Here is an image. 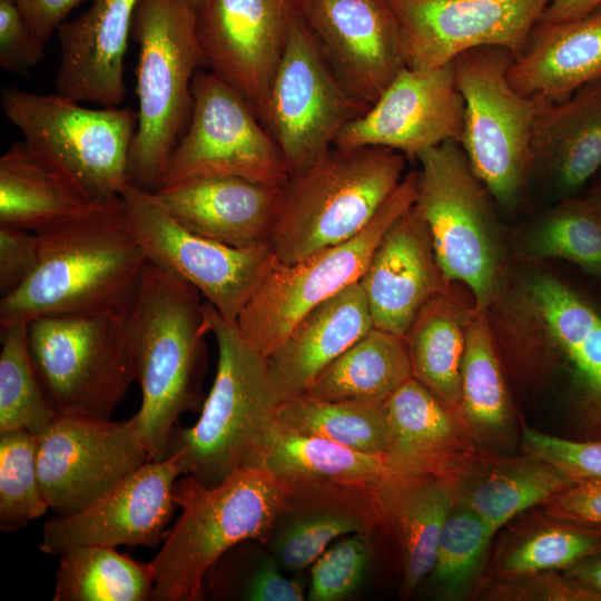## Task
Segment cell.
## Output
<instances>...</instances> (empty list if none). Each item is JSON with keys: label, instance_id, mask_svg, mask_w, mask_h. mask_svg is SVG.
<instances>
[{"label": "cell", "instance_id": "5b68a950", "mask_svg": "<svg viewBox=\"0 0 601 601\" xmlns=\"http://www.w3.org/2000/svg\"><path fill=\"white\" fill-rule=\"evenodd\" d=\"M390 148L331 147L279 188L269 235L276 259L297 263L359 234L405 176Z\"/></svg>", "mask_w": 601, "mask_h": 601}, {"label": "cell", "instance_id": "f1b7e54d", "mask_svg": "<svg viewBox=\"0 0 601 601\" xmlns=\"http://www.w3.org/2000/svg\"><path fill=\"white\" fill-rule=\"evenodd\" d=\"M373 485H295L269 539L273 558L280 569L299 572L312 565L335 539L358 532L372 534Z\"/></svg>", "mask_w": 601, "mask_h": 601}, {"label": "cell", "instance_id": "e575fe53", "mask_svg": "<svg viewBox=\"0 0 601 601\" xmlns=\"http://www.w3.org/2000/svg\"><path fill=\"white\" fill-rule=\"evenodd\" d=\"M87 203L23 140L0 157V226L35 231Z\"/></svg>", "mask_w": 601, "mask_h": 601}, {"label": "cell", "instance_id": "f6af8a7d", "mask_svg": "<svg viewBox=\"0 0 601 601\" xmlns=\"http://www.w3.org/2000/svg\"><path fill=\"white\" fill-rule=\"evenodd\" d=\"M525 454L543 460L568 476L601 481V440L563 439L525 428Z\"/></svg>", "mask_w": 601, "mask_h": 601}, {"label": "cell", "instance_id": "cb8c5ba5", "mask_svg": "<svg viewBox=\"0 0 601 601\" xmlns=\"http://www.w3.org/2000/svg\"><path fill=\"white\" fill-rule=\"evenodd\" d=\"M456 475L392 471L371 489L375 530L396 545L404 595L432 572L439 536L456 499Z\"/></svg>", "mask_w": 601, "mask_h": 601}, {"label": "cell", "instance_id": "9c48e42d", "mask_svg": "<svg viewBox=\"0 0 601 601\" xmlns=\"http://www.w3.org/2000/svg\"><path fill=\"white\" fill-rule=\"evenodd\" d=\"M416 159L414 206L422 216L450 282L465 285L477 309L486 311L500 284L502 245L492 196L460 142L449 140Z\"/></svg>", "mask_w": 601, "mask_h": 601}, {"label": "cell", "instance_id": "d4e9b609", "mask_svg": "<svg viewBox=\"0 0 601 601\" xmlns=\"http://www.w3.org/2000/svg\"><path fill=\"white\" fill-rule=\"evenodd\" d=\"M278 191L238 177L215 176L161 186L155 195L191 231L247 248L269 242Z\"/></svg>", "mask_w": 601, "mask_h": 601}, {"label": "cell", "instance_id": "8fae6325", "mask_svg": "<svg viewBox=\"0 0 601 601\" xmlns=\"http://www.w3.org/2000/svg\"><path fill=\"white\" fill-rule=\"evenodd\" d=\"M27 331L32 365L57 413L110 418L136 381L125 319L43 316Z\"/></svg>", "mask_w": 601, "mask_h": 601}, {"label": "cell", "instance_id": "f35d334b", "mask_svg": "<svg viewBox=\"0 0 601 601\" xmlns=\"http://www.w3.org/2000/svg\"><path fill=\"white\" fill-rule=\"evenodd\" d=\"M528 259H563L601 279V215L584 199L570 197L530 229L521 247Z\"/></svg>", "mask_w": 601, "mask_h": 601}, {"label": "cell", "instance_id": "3957f363", "mask_svg": "<svg viewBox=\"0 0 601 601\" xmlns=\"http://www.w3.org/2000/svg\"><path fill=\"white\" fill-rule=\"evenodd\" d=\"M294 489L256 466L242 467L211 487L179 476L174 496L181 513L150 561L152 601L204 600L207 571L244 541L268 542Z\"/></svg>", "mask_w": 601, "mask_h": 601}, {"label": "cell", "instance_id": "7c38bea8", "mask_svg": "<svg viewBox=\"0 0 601 601\" xmlns=\"http://www.w3.org/2000/svg\"><path fill=\"white\" fill-rule=\"evenodd\" d=\"M417 171L405 174L372 221L353 238L293 264L274 262L242 309V337L266 357L312 308L357 283L380 240L416 200Z\"/></svg>", "mask_w": 601, "mask_h": 601}, {"label": "cell", "instance_id": "8992f818", "mask_svg": "<svg viewBox=\"0 0 601 601\" xmlns=\"http://www.w3.org/2000/svg\"><path fill=\"white\" fill-rule=\"evenodd\" d=\"M204 313L218 349L216 375L197 422L174 427L169 455L177 457L181 475L211 487L248 466L276 424L278 403L267 357L208 302H204Z\"/></svg>", "mask_w": 601, "mask_h": 601}, {"label": "cell", "instance_id": "e0dca14e", "mask_svg": "<svg viewBox=\"0 0 601 601\" xmlns=\"http://www.w3.org/2000/svg\"><path fill=\"white\" fill-rule=\"evenodd\" d=\"M302 0H208L197 11L203 63L260 120Z\"/></svg>", "mask_w": 601, "mask_h": 601}, {"label": "cell", "instance_id": "7bdbcfd3", "mask_svg": "<svg viewBox=\"0 0 601 601\" xmlns=\"http://www.w3.org/2000/svg\"><path fill=\"white\" fill-rule=\"evenodd\" d=\"M495 532L473 510L455 499L439 536L433 582L454 593L479 571L485 550Z\"/></svg>", "mask_w": 601, "mask_h": 601}, {"label": "cell", "instance_id": "681fc988", "mask_svg": "<svg viewBox=\"0 0 601 601\" xmlns=\"http://www.w3.org/2000/svg\"><path fill=\"white\" fill-rule=\"evenodd\" d=\"M520 578L522 581L499 588V597H522L521 599H546L569 601H601V591L587 587L571 578L552 577L533 580Z\"/></svg>", "mask_w": 601, "mask_h": 601}, {"label": "cell", "instance_id": "f5cc1de1", "mask_svg": "<svg viewBox=\"0 0 601 601\" xmlns=\"http://www.w3.org/2000/svg\"><path fill=\"white\" fill-rule=\"evenodd\" d=\"M563 574L601 591V552L565 569Z\"/></svg>", "mask_w": 601, "mask_h": 601}, {"label": "cell", "instance_id": "603a6c76", "mask_svg": "<svg viewBox=\"0 0 601 601\" xmlns=\"http://www.w3.org/2000/svg\"><path fill=\"white\" fill-rule=\"evenodd\" d=\"M139 0H91L56 32L58 93L79 102L118 107L125 99L124 60Z\"/></svg>", "mask_w": 601, "mask_h": 601}, {"label": "cell", "instance_id": "52a82bcc", "mask_svg": "<svg viewBox=\"0 0 601 601\" xmlns=\"http://www.w3.org/2000/svg\"><path fill=\"white\" fill-rule=\"evenodd\" d=\"M131 36L138 47V124L128 178L155 193L191 115L193 80L203 63L197 10L188 0H139Z\"/></svg>", "mask_w": 601, "mask_h": 601}, {"label": "cell", "instance_id": "4dcf8cb0", "mask_svg": "<svg viewBox=\"0 0 601 601\" xmlns=\"http://www.w3.org/2000/svg\"><path fill=\"white\" fill-rule=\"evenodd\" d=\"M476 309L470 289L450 282L422 307L404 336L413 377L461 421L462 361L467 327Z\"/></svg>", "mask_w": 601, "mask_h": 601}, {"label": "cell", "instance_id": "74e56055", "mask_svg": "<svg viewBox=\"0 0 601 601\" xmlns=\"http://www.w3.org/2000/svg\"><path fill=\"white\" fill-rule=\"evenodd\" d=\"M275 422L285 431L372 455L385 457L388 447L390 431L382 406L303 395L278 403Z\"/></svg>", "mask_w": 601, "mask_h": 601}, {"label": "cell", "instance_id": "277c9868", "mask_svg": "<svg viewBox=\"0 0 601 601\" xmlns=\"http://www.w3.org/2000/svg\"><path fill=\"white\" fill-rule=\"evenodd\" d=\"M487 315L497 345L568 374L579 440H601V305L561 278L534 273L499 286Z\"/></svg>", "mask_w": 601, "mask_h": 601}, {"label": "cell", "instance_id": "6da1fadb", "mask_svg": "<svg viewBox=\"0 0 601 601\" xmlns=\"http://www.w3.org/2000/svg\"><path fill=\"white\" fill-rule=\"evenodd\" d=\"M35 233L38 267L17 290L1 297V329L43 316H128L147 258L121 196L89 201Z\"/></svg>", "mask_w": 601, "mask_h": 601}, {"label": "cell", "instance_id": "4316f807", "mask_svg": "<svg viewBox=\"0 0 601 601\" xmlns=\"http://www.w3.org/2000/svg\"><path fill=\"white\" fill-rule=\"evenodd\" d=\"M382 407L390 431L385 460L393 472L457 474L472 461L463 422L413 376Z\"/></svg>", "mask_w": 601, "mask_h": 601}, {"label": "cell", "instance_id": "836d02e7", "mask_svg": "<svg viewBox=\"0 0 601 601\" xmlns=\"http://www.w3.org/2000/svg\"><path fill=\"white\" fill-rule=\"evenodd\" d=\"M472 462V461H471ZM471 462L456 475V500L473 510L495 532L522 511L544 503L574 480L554 465L528 455L483 470Z\"/></svg>", "mask_w": 601, "mask_h": 601}, {"label": "cell", "instance_id": "60d3db41", "mask_svg": "<svg viewBox=\"0 0 601 601\" xmlns=\"http://www.w3.org/2000/svg\"><path fill=\"white\" fill-rule=\"evenodd\" d=\"M49 510L37 466V435L27 430L0 433V529L11 532Z\"/></svg>", "mask_w": 601, "mask_h": 601}, {"label": "cell", "instance_id": "ffe728a7", "mask_svg": "<svg viewBox=\"0 0 601 601\" xmlns=\"http://www.w3.org/2000/svg\"><path fill=\"white\" fill-rule=\"evenodd\" d=\"M179 476L175 455L146 462L86 508L48 520L40 550L59 555L79 545L160 548L178 508L174 486Z\"/></svg>", "mask_w": 601, "mask_h": 601}, {"label": "cell", "instance_id": "816d5d0a", "mask_svg": "<svg viewBox=\"0 0 601 601\" xmlns=\"http://www.w3.org/2000/svg\"><path fill=\"white\" fill-rule=\"evenodd\" d=\"M601 6V0H550L539 22H560L588 14Z\"/></svg>", "mask_w": 601, "mask_h": 601}, {"label": "cell", "instance_id": "ac0fdd59", "mask_svg": "<svg viewBox=\"0 0 601 601\" xmlns=\"http://www.w3.org/2000/svg\"><path fill=\"white\" fill-rule=\"evenodd\" d=\"M398 23L407 67L434 69L481 47L514 57L550 0H386Z\"/></svg>", "mask_w": 601, "mask_h": 601}, {"label": "cell", "instance_id": "ee69618b", "mask_svg": "<svg viewBox=\"0 0 601 601\" xmlns=\"http://www.w3.org/2000/svg\"><path fill=\"white\" fill-rule=\"evenodd\" d=\"M371 556L370 533H352L325 550L312 564L309 601H338L362 583Z\"/></svg>", "mask_w": 601, "mask_h": 601}, {"label": "cell", "instance_id": "7a4b0ae2", "mask_svg": "<svg viewBox=\"0 0 601 601\" xmlns=\"http://www.w3.org/2000/svg\"><path fill=\"white\" fill-rule=\"evenodd\" d=\"M203 295L147 260L136 302L125 318L142 402L134 415L150 461L169 456L180 415L201 410L208 327Z\"/></svg>", "mask_w": 601, "mask_h": 601}, {"label": "cell", "instance_id": "5bb4252c", "mask_svg": "<svg viewBox=\"0 0 601 601\" xmlns=\"http://www.w3.org/2000/svg\"><path fill=\"white\" fill-rule=\"evenodd\" d=\"M191 92L190 119L161 186L228 176L280 188L289 177L286 162L246 100L218 76L199 69Z\"/></svg>", "mask_w": 601, "mask_h": 601}, {"label": "cell", "instance_id": "f907efd6", "mask_svg": "<svg viewBox=\"0 0 601 601\" xmlns=\"http://www.w3.org/2000/svg\"><path fill=\"white\" fill-rule=\"evenodd\" d=\"M32 31L45 42L83 0H12Z\"/></svg>", "mask_w": 601, "mask_h": 601}, {"label": "cell", "instance_id": "2e32d148", "mask_svg": "<svg viewBox=\"0 0 601 601\" xmlns=\"http://www.w3.org/2000/svg\"><path fill=\"white\" fill-rule=\"evenodd\" d=\"M148 461L135 416L57 414L37 435L39 481L57 515L86 508Z\"/></svg>", "mask_w": 601, "mask_h": 601}, {"label": "cell", "instance_id": "ab89813d", "mask_svg": "<svg viewBox=\"0 0 601 601\" xmlns=\"http://www.w3.org/2000/svg\"><path fill=\"white\" fill-rule=\"evenodd\" d=\"M31 362L27 325L1 329L0 433H42L57 416Z\"/></svg>", "mask_w": 601, "mask_h": 601}, {"label": "cell", "instance_id": "bcb514c9", "mask_svg": "<svg viewBox=\"0 0 601 601\" xmlns=\"http://www.w3.org/2000/svg\"><path fill=\"white\" fill-rule=\"evenodd\" d=\"M46 43L30 28L12 0H0V66L28 73L45 56Z\"/></svg>", "mask_w": 601, "mask_h": 601}, {"label": "cell", "instance_id": "1f68e13d", "mask_svg": "<svg viewBox=\"0 0 601 601\" xmlns=\"http://www.w3.org/2000/svg\"><path fill=\"white\" fill-rule=\"evenodd\" d=\"M262 467L293 484L327 483L370 486L392 472L384 456L372 455L275 424L248 466Z\"/></svg>", "mask_w": 601, "mask_h": 601}, {"label": "cell", "instance_id": "484cf974", "mask_svg": "<svg viewBox=\"0 0 601 601\" xmlns=\"http://www.w3.org/2000/svg\"><path fill=\"white\" fill-rule=\"evenodd\" d=\"M372 327L358 282L307 312L267 356L277 403L305 395L316 377Z\"/></svg>", "mask_w": 601, "mask_h": 601}, {"label": "cell", "instance_id": "d6a6232c", "mask_svg": "<svg viewBox=\"0 0 601 601\" xmlns=\"http://www.w3.org/2000/svg\"><path fill=\"white\" fill-rule=\"evenodd\" d=\"M412 376L405 338L373 326L316 377L305 395L382 406Z\"/></svg>", "mask_w": 601, "mask_h": 601}, {"label": "cell", "instance_id": "b9f144b4", "mask_svg": "<svg viewBox=\"0 0 601 601\" xmlns=\"http://www.w3.org/2000/svg\"><path fill=\"white\" fill-rule=\"evenodd\" d=\"M601 552V528L558 521L516 545L502 561L501 573L515 580L568 569Z\"/></svg>", "mask_w": 601, "mask_h": 601}, {"label": "cell", "instance_id": "11a10c76", "mask_svg": "<svg viewBox=\"0 0 601 601\" xmlns=\"http://www.w3.org/2000/svg\"><path fill=\"white\" fill-rule=\"evenodd\" d=\"M190 2V4L198 11L199 9H201L207 2L208 0H188Z\"/></svg>", "mask_w": 601, "mask_h": 601}, {"label": "cell", "instance_id": "9a60e30c", "mask_svg": "<svg viewBox=\"0 0 601 601\" xmlns=\"http://www.w3.org/2000/svg\"><path fill=\"white\" fill-rule=\"evenodd\" d=\"M367 109L336 79L300 14L260 119L277 144L289 176L308 168L334 146L341 130Z\"/></svg>", "mask_w": 601, "mask_h": 601}, {"label": "cell", "instance_id": "83f0119b", "mask_svg": "<svg viewBox=\"0 0 601 601\" xmlns=\"http://www.w3.org/2000/svg\"><path fill=\"white\" fill-rule=\"evenodd\" d=\"M531 157L561 199L578 196L601 171V80L566 99L538 101Z\"/></svg>", "mask_w": 601, "mask_h": 601}, {"label": "cell", "instance_id": "4fadbf2b", "mask_svg": "<svg viewBox=\"0 0 601 601\" xmlns=\"http://www.w3.org/2000/svg\"><path fill=\"white\" fill-rule=\"evenodd\" d=\"M120 196L147 260L194 286L226 321L236 324L276 260L269 242L233 247L181 225L155 193L128 184Z\"/></svg>", "mask_w": 601, "mask_h": 601}, {"label": "cell", "instance_id": "d590c367", "mask_svg": "<svg viewBox=\"0 0 601 601\" xmlns=\"http://www.w3.org/2000/svg\"><path fill=\"white\" fill-rule=\"evenodd\" d=\"M155 574L115 546L79 545L59 554L53 601H149Z\"/></svg>", "mask_w": 601, "mask_h": 601}, {"label": "cell", "instance_id": "c3c4849f", "mask_svg": "<svg viewBox=\"0 0 601 601\" xmlns=\"http://www.w3.org/2000/svg\"><path fill=\"white\" fill-rule=\"evenodd\" d=\"M543 504L556 521L601 528V481H574Z\"/></svg>", "mask_w": 601, "mask_h": 601}, {"label": "cell", "instance_id": "7dc6e473", "mask_svg": "<svg viewBox=\"0 0 601 601\" xmlns=\"http://www.w3.org/2000/svg\"><path fill=\"white\" fill-rule=\"evenodd\" d=\"M39 264V243L35 231L0 226V294L17 290Z\"/></svg>", "mask_w": 601, "mask_h": 601}, {"label": "cell", "instance_id": "d6986e66", "mask_svg": "<svg viewBox=\"0 0 601 601\" xmlns=\"http://www.w3.org/2000/svg\"><path fill=\"white\" fill-rule=\"evenodd\" d=\"M300 14L336 79L367 108L407 67L386 0H302Z\"/></svg>", "mask_w": 601, "mask_h": 601}, {"label": "cell", "instance_id": "db71d44e", "mask_svg": "<svg viewBox=\"0 0 601 601\" xmlns=\"http://www.w3.org/2000/svg\"><path fill=\"white\" fill-rule=\"evenodd\" d=\"M584 199L601 215V180L590 189Z\"/></svg>", "mask_w": 601, "mask_h": 601}, {"label": "cell", "instance_id": "8d00e7d4", "mask_svg": "<svg viewBox=\"0 0 601 601\" xmlns=\"http://www.w3.org/2000/svg\"><path fill=\"white\" fill-rule=\"evenodd\" d=\"M461 418L479 437H495L510 422V402L487 309L466 332L461 371Z\"/></svg>", "mask_w": 601, "mask_h": 601}, {"label": "cell", "instance_id": "ba28073f", "mask_svg": "<svg viewBox=\"0 0 601 601\" xmlns=\"http://www.w3.org/2000/svg\"><path fill=\"white\" fill-rule=\"evenodd\" d=\"M1 108L31 152L86 201L118 197L129 184L137 110L92 109L58 92L13 87L2 89Z\"/></svg>", "mask_w": 601, "mask_h": 601}, {"label": "cell", "instance_id": "7402d4cb", "mask_svg": "<svg viewBox=\"0 0 601 601\" xmlns=\"http://www.w3.org/2000/svg\"><path fill=\"white\" fill-rule=\"evenodd\" d=\"M449 283L414 205L386 230L358 280L373 326L402 337Z\"/></svg>", "mask_w": 601, "mask_h": 601}, {"label": "cell", "instance_id": "30bf717a", "mask_svg": "<svg viewBox=\"0 0 601 601\" xmlns=\"http://www.w3.org/2000/svg\"><path fill=\"white\" fill-rule=\"evenodd\" d=\"M513 59L505 48L481 47L452 61L464 100L460 145L493 200L504 208L519 203L531 176L538 110V101L509 81Z\"/></svg>", "mask_w": 601, "mask_h": 601}, {"label": "cell", "instance_id": "f546056e", "mask_svg": "<svg viewBox=\"0 0 601 601\" xmlns=\"http://www.w3.org/2000/svg\"><path fill=\"white\" fill-rule=\"evenodd\" d=\"M508 78L536 101H560L601 80V6L560 22H538Z\"/></svg>", "mask_w": 601, "mask_h": 601}, {"label": "cell", "instance_id": "44dd1931", "mask_svg": "<svg viewBox=\"0 0 601 601\" xmlns=\"http://www.w3.org/2000/svg\"><path fill=\"white\" fill-rule=\"evenodd\" d=\"M463 124L464 100L453 63L427 70L406 67L341 130L334 146L384 147L416 158L445 141L460 142Z\"/></svg>", "mask_w": 601, "mask_h": 601}]
</instances>
